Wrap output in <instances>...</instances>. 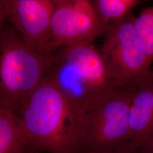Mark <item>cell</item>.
<instances>
[{"label":"cell","instance_id":"4","mask_svg":"<svg viewBox=\"0 0 153 153\" xmlns=\"http://www.w3.org/2000/svg\"><path fill=\"white\" fill-rule=\"evenodd\" d=\"M135 19L131 11L120 19L109 22L99 50L109 76L121 89L131 90L152 76V62L144 53L134 32Z\"/></svg>","mask_w":153,"mask_h":153},{"label":"cell","instance_id":"7","mask_svg":"<svg viewBox=\"0 0 153 153\" xmlns=\"http://www.w3.org/2000/svg\"><path fill=\"white\" fill-rule=\"evenodd\" d=\"M4 1L7 20L27 47L40 52L49 31L55 0Z\"/></svg>","mask_w":153,"mask_h":153},{"label":"cell","instance_id":"16","mask_svg":"<svg viewBox=\"0 0 153 153\" xmlns=\"http://www.w3.org/2000/svg\"><path fill=\"white\" fill-rule=\"evenodd\" d=\"M152 78L153 79V70H152Z\"/></svg>","mask_w":153,"mask_h":153},{"label":"cell","instance_id":"14","mask_svg":"<svg viewBox=\"0 0 153 153\" xmlns=\"http://www.w3.org/2000/svg\"><path fill=\"white\" fill-rule=\"evenodd\" d=\"M7 20L5 6L4 0H0V29Z\"/></svg>","mask_w":153,"mask_h":153},{"label":"cell","instance_id":"12","mask_svg":"<svg viewBox=\"0 0 153 153\" xmlns=\"http://www.w3.org/2000/svg\"><path fill=\"white\" fill-rule=\"evenodd\" d=\"M85 153H141L138 148L127 143L117 148L100 150V151H88Z\"/></svg>","mask_w":153,"mask_h":153},{"label":"cell","instance_id":"10","mask_svg":"<svg viewBox=\"0 0 153 153\" xmlns=\"http://www.w3.org/2000/svg\"><path fill=\"white\" fill-rule=\"evenodd\" d=\"M95 11L105 27L125 16L140 4L138 0H93Z\"/></svg>","mask_w":153,"mask_h":153},{"label":"cell","instance_id":"8","mask_svg":"<svg viewBox=\"0 0 153 153\" xmlns=\"http://www.w3.org/2000/svg\"><path fill=\"white\" fill-rule=\"evenodd\" d=\"M131 144L140 148L153 126V79L152 76L131 89L128 112Z\"/></svg>","mask_w":153,"mask_h":153},{"label":"cell","instance_id":"6","mask_svg":"<svg viewBox=\"0 0 153 153\" xmlns=\"http://www.w3.org/2000/svg\"><path fill=\"white\" fill-rule=\"evenodd\" d=\"M131 89H119L86 114L87 151H100L131 143L128 112Z\"/></svg>","mask_w":153,"mask_h":153},{"label":"cell","instance_id":"13","mask_svg":"<svg viewBox=\"0 0 153 153\" xmlns=\"http://www.w3.org/2000/svg\"><path fill=\"white\" fill-rule=\"evenodd\" d=\"M141 153H153V126L139 148Z\"/></svg>","mask_w":153,"mask_h":153},{"label":"cell","instance_id":"5","mask_svg":"<svg viewBox=\"0 0 153 153\" xmlns=\"http://www.w3.org/2000/svg\"><path fill=\"white\" fill-rule=\"evenodd\" d=\"M91 0H55L49 31L40 52L51 54L68 46L93 43L103 35Z\"/></svg>","mask_w":153,"mask_h":153},{"label":"cell","instance_id":"3","mask_svg":"<svg viewBox=\"0 0 153 153\" xmlns=\"http://www.w3.org/2000/svg\"><path fill=\"white\" fill-rule=\"evenodd\" d=\"M51 56L27 47L6 20L0 29V107L16 114L43 81Z\"/></svg>","mask_w":153,"mask_h":153},{"label":"cell","instance_id":"9","mask_svg":"<svg viewBox=\"0 0 153 153\" xmlns=\"http://www.w3.org/2000/svg\"><path fill=\"white\" fill-rule=\"evenodd\" d=\"M26 148L18 115L0 107V153H25Z\"/></svg>","mask_w":153,"mask_h":153},{"label":"cell","instance_id":"2","mask_svg":"<svg viewBox=\"0 0 153 153\" xmlns=\"http://www.w3.org/2000/svg\"><path fill=\"white\" fill-rule=\"evenodd\" d=\"M46 74L66 99L86 115L118 90L93 43L62 47L51 53Z\"/></svg>","mask_w":153,"mask_h":153},{"label":"cell","instance_id":"15","mask_svg":"<svg viewBox=\"0 0 153 153\" xmlns=\"http://www.w3.org/2000/svg\"><path fill=\"white\" fill-rule=\"evenodd\" d=\"M28 153H38V152H29Z\"/></svg>","mask_w":153,"mask_h":153},{"label":"cell","instance_id":"11","mask_svg":"<svg viewBox=\"0 0 153 153\" xmlns=\"http://www.w3.org/2000/svg\"><path fill=\"white\" fill-rule=\"evenodd\" d=\"M134 29L144 53L152 62L153 60V6L142 10L136 17Z\"/></svg>","mask_w":153,"mask_h":153},{"label":"cell","instance_id":"1","mask_svg":"<svg viewBox=\"0 0 153 153\" xmlns=\"http://www.w3.org/2000/svg\"><path fill=\"white\" fill-rule=\"evenodd\" d=\"M31 152L85 153L86 115L76 110L47 76L16 113Z\"/></svg>","mask_w":153,"mask_h":153}]
</instances>
